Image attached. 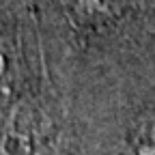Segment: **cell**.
<instances>
[{
  "instance_id": "1",
  "label": "cell",
  "mask_w": 155,
  "mask_h": 155,
  "mask_svg": "<svg viewBox=\"0 0 155 155\" xmlns=\"http://www.w3.org/2000/svg\"><path fill=\"white\" fill-rule=\"evenodd\" d=\"M19 69H22L19 43L11 32L0 30V104H5L13 95Z\"/></svg>"
}]
</instances>
